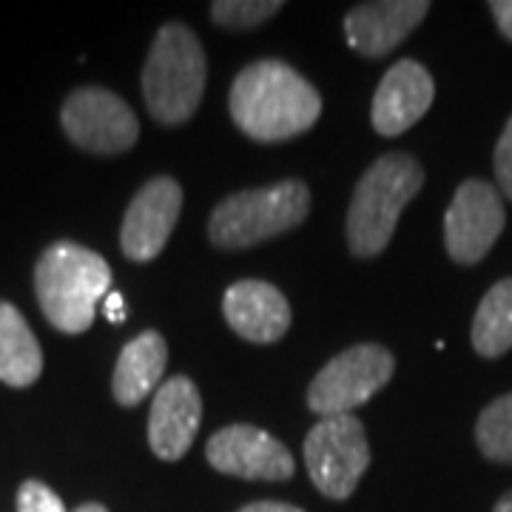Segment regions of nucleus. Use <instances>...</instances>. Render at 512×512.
Listing matches in <instances>:
<instances>
[{"label":"nucleus","mask_w":512,"mask_h":512,"mask_svg":"<svg viewBox=\"0 0 512 512\" xmlns=\"http://www.w3.org/2000/svg\"><path fill=\"white\" fill-rule=\"evenodd\" d=\"M231 117L256 143H282L305 134L322 114V97L311 83L282 60H256L237 74Z\"/></svg>","instance_id":"nucleus-1"},{"label":"nucleus","mask_w":512,"mask_h":512,"mask_svg":"<svg viewBox=\"0 0 512 512\" xmlns=\"http://www.w3.org/2000/svg\"><path fill=\"white\" fill-rule=\"evenodd\" d=\"M109 288V262L83 245L55 242L37 259V302L46 319L63 333L92 328L97 305L109 296Z\"/></svg>","instance_id":"nucleus-2"},{"label":"nucleus","mask_w":512,"mask_h":512,"mask_svg":"<svg viewBox=\"0 0 512 512\" xmlns=\"http://www.w3.org/2000/svg\"><path fill=\"white\" fill-rule=\"evenodd\" d=\"M424 171L402 151L379 157L359 180L348 208V245L359 259L382 254L390 245L407 202L421 191Z\"/></svg>","instance_id":"nucleus-3"},{"label":"nucleus","mask_w":512,"mask_h":512,"mask_svg":"<svg viewBox=\"0 0 512 512\" xmlns=\"http://www.w3.org/2000/svg\"><path fill=\"white\" fill-rule=\"evenodd\" d=\"M205 92V55L197 35L183 23L163 26L143 69V94L151 117L163 126H183Z\"/></svg>","instance_id":"nucleus-4"},{"label":"nucleus","mask_w":512,"mask_h":512,"mask_svg":"<svg viewBox=\"0 0 512 512\" xmlns=\"http://www.w3.org/2000/svg\"><path fill=\"white\" fill-rule=\"evenodd\" d=\"M308 211L311 191L299 180H282L268 188L239 191L214 208L208 222V237L217 248L228 251L251 248L262 239L279 237L302 225Z\"/></svg>","instance_id":"nucleus-5"},{"label":"nucleus","mask_w":512,"mask_h":512,"mask_svg":"<svg viewBox=\"0 0 512 512\" xmlns=\"http://www.w3.org/2000/svg\"><path fill=\"white\" fill-rule=\"evenodd\" d=\"M396 370L393 353L382 345H356L333 356L308 387V407L316 416H350L367 404Z\"/></svg>","instance_id":"nucleus-6"},{"label":"nucleus","mask_w":512,"mask_h":512,"mask_svg":"<svg viewBox=\"0 0 512 512\" xmlns=\"http://www.w3.org/2000/svg\"><path fill=\"white\" fill-rule=\"evenodd\" d=\"M370 464V447L356 416H330L313 424L305 439V467L325 498L345 501L359 487Z\"/></svg>","instance_id":"nucleus-7"},{"label":"nucleus","mask_w":512,"mask_h":512,"mask_svg":"<svg viewBox=\"0 0 512 512\" xmlns=\"http://www.w3.org/2000/svg\"><path fill=\"white\" fill-rule=\"evenodd\" d=\"M60 123L74 146L94 154H123L134 148L140 123L120 94L86 86L69 94L60 111Z\"/></svg>","instance_id":"nucleus-8"},{"label":"nucleus","mask_w":512,"mask_h":512,"mask_svg":"<svg viewBox=\"0 0 512 512\" xmlns=\"http://www.w3.org/2000/svg\"><path fill=\"white\" fill-rule=\"evenodd\" d=\"M504 202L498 188L484 180L458 185L456 197L444 217V245L453 262L476 265L490 254L495 239L504 231Z\"/></svg>","instance_id":"nucleus-9"},{"label":"nucleus","mask_w":512,"mask_h":512,"mask_svg":"<svg viewBox=\"0 0 512 512\" xmlns=\"http://www.w3.org/2000/svg\"><path fill=\"white\" fill-rule=\"evenodd\" d=\"M205 456L217 473L245 481H288L293 476L288 447L254 424L222 427L208 439Z\"/></svg>","instance_id":"nucleus-10"},{"label":"nucleus","mask_w":512,"mask_h":512,"mask_svg":"<svg viewBox=\"0 0 512 512\" xmlns=\"http://www.w3.org/2000/svg\"><path fill=\"white\" fill-rule=\"evenodd\" d=\"M183 208V188L171 177L148 180L128 205L120 248L131 262H151L165 248Z\"/></svg>","instance_id":"nucleus-11"},{"label":"nucleus","mask_w":512,"mask_h":512,"mask_svg":"<svg viewBox=\"0 0 512 512\" xmlns=\"http://www.w3.org/2000/svg\"><path fill=\"white\" fill-rule=\"evenodd\" d=\"M200 421L202 399L197 384L188 376L165 379L151 399V416H148L151 453L163 461H180L197 439Z\"/></svg>","instance_id":"nucleus-12"},{"label":"nucleus","mask_w":512,"mask_h":512,"mask_svg":"<svg viewBox=\"0 0 512 512\" xmlns=\"http://www.w3.org/2000/svg\"><path fill=\"white\" fill-rule=\"evenodd\" d=\"M436 83L419 60H399L382 77L373 94L370 120L382 137H399L416 126L433 106Z\"/></svg>","instance_id":"nucleus-13"},{"label":"nucleus","mask_w":512,"mask_h":512,"mask_svg":"<svg viewBox=\"0 0 512 512\" xmlns=\"http://www.w3.org/2000/svg\"><path fill=\"white\" fill-rule=\"evenodd\" d=\"M427 12H430L427 0L359 3L345 18V35H348L350 49H356L365 57L387 55L419 26Z\"/></svg>","instance_id":"nucleus-14"},{"label":"nucleus","mask_w":512,"mask_h":512,"mask_svg":"<svg viewBox=\"0 0 512 512\" xmlns=\"http://www.w3.org/2000/svg\"><path fill=\"white\" fill-rule=\"evenodd\" d=\"M222 313L242 339L256 345H271L291 328L288 299L274 285L259 279H242L231 285L222 299Z\"/></svg>","instance_id":"nucleus-15"},{"label":"nucleus","mask_w":512,"mask_h":512,"mask_svg":"<svg viewBox=\"0 0 512 512\" xmlns=\"http://www.w3.org/2000/svg\"><path fill=\"white\" fill-rule=\"evenodd\" d=\"M165 362H168V348L163 336L157 330L140 333L134 342H128L117 359L111 379L114 399L123 407H134L151 393H157V387L163 384Z\"/></svg>","instance_id":"nucleus-16"},{"label":"nucleus","mask_w":512,"mask_h":512,"mask_svg":"<svg viewBox=\"0 0 512 512\" xmlns=\"http://www.w3.org/2000/svg\"><path fill=\"white\" fill-rule=\"evenodd\" d=\"M43 370V353L26 319L9 302H0V382L29 387Z\"/></svg>","instance_id":"nucleus-17"},{"label":"nucleus","mask_w":512,"mask_h":512,"mask_svg":"<svg viewBox=\"0 0 512 512\" xmlns=\"http://www.w3.org/2000/svg\"><path fill=\"white\" fill-rule=\"evenodd\" d=\"M470 339L484 359H498L512 348V279H501L484 293Z\"/></svg>","instance_id":"nucleus-18"},{"label":"nucleus","mask_w":512,"mask_h":512,"mask_svg":"<svg viewBox=\"0 0 512 512\" xmlns=\"http://www.w3.org/2000/svg\"><path fill=\"white\" fill-rule=\"evenodd\" d=\"M478 450L490 461L512 464V393L490 402L476 421Z\"/></svg>","instance_id":"nucleus-19"},{"label":"nucleus","mask_w":512,"mask_h":512,"mask_svg":"<svg viewBox=\"0 0 512 512\" xmlns=\"http://www.w3.org/2000/svg\"><path fill=\"white\" fill-rule=\"evenodd\" d=\"M282 6L279 0H217L211 3V18L225 29H254L274 18Z\"/></svg>","instance_id":"nucleus-20"},{"label":"nucleus","mask_w":512,"mask_h":512,"mask_svg":"<svg viewBox=\"0 0 512 512\" xmlns=\"http://www.w3.org/2000/svg\"><path fill=\"white\" fill-rule=\"evenodd\" d=\"M18 512H66V507L43 481H26L18 493Z\"/></svg>","instance_id":"nucleus-21"},{"label":"nucleus","mask_w":512,"mask_h":512,"mask_svg":"<svg viewBox=\"0 0 512 512\" xmlns=\"http://www.w3.org/2000/svg\"><path fill=\"white\" fill-rule=\"evenodd\" d=\"M495 180H498L501 194L512 200V117L495 143Z\"/></svg>","instance_id":"nucleus-22"},{"label":"nucleus","mask_w":512,"mask_h":512,"mask_svg":"<svg viewBox=\"0 0 512 512\" xmlns=\"http://www.w3.org/2000/svg\"><path fill=\"white\" fill-rule=\"evenodd\" d=\"M490 12H493L501 35L507 37V40H512V0H493V3H490Z\"/></svg>","instance_id":"nucleus-23"},{"label":"nucleus","mask_w":512,"mask_h":512,"mask_svg":"<svg viewBox=\"0 0 512 512\" xmlns=\"http://www.w3.org/2000/svg\"><path fill=\"white\" fill-rule=\"evenodd\" d=\"M103 313H106V319L114 322V325H120V322H126V308H123V293L111 291L106 299H103Z\"/></svg>","instance_id":"nucleus-24"},{"label":"nucleus","mask_w":512,"mask_h":512,"mask_svg":"<svg viewBox=\"0 0 512 512\" xmlns=\"http://www.w3.org/2000/svg\"><path fill=\"white\" fill-rule=\"evenodd\" d=\"M239 512H302L293 504H285V501H254L248 507H242Z\"/></svg>","instance_id":"nucleus-25"},{"label":"nucleus","mask_w":512,"mask_h":512,"mask_svg":"<svg viewBox=\"0 0 512 512\" xmlns=\"http://www.w3.org/2000/svg\"><path fill=\"white\" fill-rule=\"evenodd\" d=\"M493 512H512V490L504 498H498V504H495Z\"/></svg>","instance_id":"nucleus-26"},{"label":"nucleus","mask_w":512,"mask_h":512,"mask_svg":"<svg viewBox=\"0 0 512 512\" xmlns=\"http://www.w3.org/2000/svg\"><path fill=\"white\" fill-rule=\"evenodd\" d=\"M74 512H109V510H106L103 504H94L92 501V504H83V507H77Z\"/></svg>","instance_id":"nucleus-27"}]
</instances>
